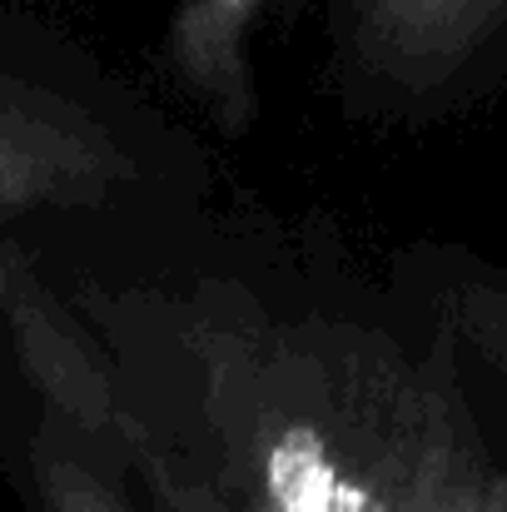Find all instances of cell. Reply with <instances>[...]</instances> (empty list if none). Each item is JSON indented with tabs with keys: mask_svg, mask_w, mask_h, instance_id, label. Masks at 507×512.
<instances>
[{
	"mask_svg": "<svg viewBox=\"0 0 507 512\" xmlns=\"http://www.w3.org/2000/svg\"><path fill=\"white\" fill-rule=\"evenodd\" d=\"M488 15L493 0H368V35L383 45V55L428 65L453 55Z\"/></svg>",
	"mask_w": 507,
	"mask_h": 512,
	"instance_id": "cell-1",
	"label": "cell"
},
{
	"mask_svg": "<svg viewBox=\"0 0 507 512\" xmlns=\"http://www.w3.org/2000/svg\"><path fill=\"white\" fill-rule=\"evenodd\" d=\"M274 498L279 512H363L358 498H348L334 483L324 458H299L294 448H284L274 463Z\"/></svg>",
	"mask_w": 507,
	"mask_h": 512,
	"instance_id": "cell-2",
	"label": "cell"
}]
</instances>
